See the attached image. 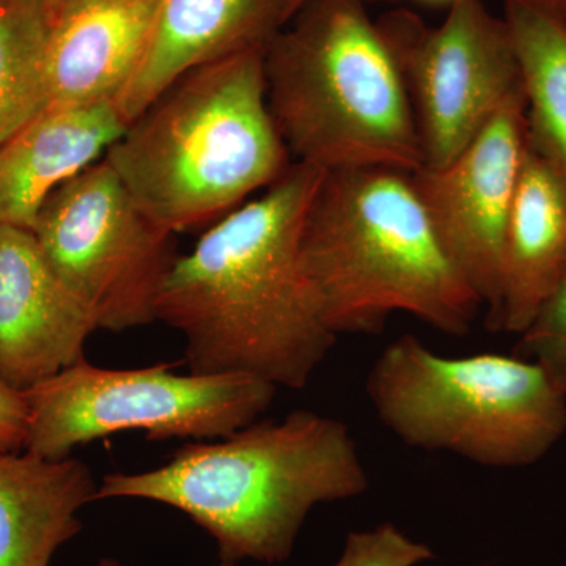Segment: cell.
I'll return each mask as SVG.
<instances>
[{
  "mask_svg": "<svg viewBox=\"0 0 566 566\" xmlns=\"http://www.w3.org/2000/svg\"><path fill=\"white\" fill-rule=\"evenodd\" d=\"M326 170L294 163L223 216L164 279L156 318L185 338L188 370L301 390L337 340L301 263L305 212Z\"/></svg>",
  "mask_w": 566,
  "mask_h": 566,
  "instance_id": "1",
  "label": "cell"
},
{
  "mask_svg": "<svg viewBox=\"0 0 566 566\" xmlns=\"http://www.w3.org/2000/svg\"><path fill=\"white\" fill-rule=\"evenodd\" d=\"M368 485L349 428L297 409L223 438L188 442L151 471L107 474L96 501L172 506L216 539L222 562L277 564L292 556L316 505L357 497Z\"/></svg>",
  "mask_w": 566,
  "mask_h": 566,
  "instance_id": "2",
  "label": "cell"
},
{
  "mask_svg": "<svg viewBox=\"0 0 566 566\" xmlns=\"http://www.w3.org/2000/svg\"><path fill=\"white\" fill-rule=\"evenodd\" d=\"M300 253L337 337L382 333L394 314L461 337L483 307L446 251L411 172H324L305 212Z\"/></svg>",
  "mask_w": 566,
  "mask_h": 566,
  "instance_id": "3",
  "label": "cell"
},
{
  "mask_svg": "<svg viewBox=\"0 0 566 566\" xmlns=\"http://www.w3.org/2000/svg\"><path fill=\"white\" fill-rule=\"evenodd\" d=\"M264 51L185 74L104 155L164 232L229 214L292 167L268 104Z\"/></svg>",
  "mask_w": 566,
  "mask_h": 566,
  "instance_id": "4",
  "label": "cell"
},
{
  "mask_svg": "<svg viewBox=\"0 0 566 566\" xmlns=\"http://www.w3.org/2000/svg\"><path fill=\"white\" fill-rule=\"evenodd\" d=\"M368 0H307L264 51L268 104L296 163L417 172L422 145L400 66Z\"/></svg>",
  "mask_w": 566,
  "mask_h": 566,
  "instance_id": "5",
  "label": "cell"
},
{
  "mask_svg": "<svg viewBox=\"0 0 566 566\" xmlns=\"http://www.w3.org/2000/svg\"><path fill=\"white\" fill-rule=\"evenodd\" d=\"M368 400L405 444L485 468H526L566 433V389L531 359L444 357L412 334L395 338L367 376Z\"/></svg>",
  "mask_w": 566,
  "mask_h": 566,
  "instance_id": "6",
  "label": "cell"
},
{
  "mask_svg": "<svg viewBox=\"0 0 566 566\" xmlns=\"http://www.w3.org/2000/svg\"><path fill=\"white\" fill-rule=\"evenodd\" d=\"M277 387L240 374H175L169 364L115 370L82 359L24 390V452L48 460L106 436L142 431L148 441H210L270 409Z\"/></svg>",
  "mask_w": 566,
  "mask_h": 566,
  "instance_id": "7",
  "label": "cell"
},
{
  "mask_svg": "<svg viewBox=\"0 0 566 566\" xmlns=\"http://www.w3.org/2000/svg\"><path fill=\"white\" fill-rule=\"evenodd\" d=\"M32 233L98 329L123 333L158 322L159 290L178 256L172 234L140 211L106 159L59 186Z\"/></svg>",
  "mask_w": 566,
  "mask_h": 566,
  "instance_id": "8",
  "label": "cell"
},
{
  "mask_svg": "<svg viewBox=\"0 0 566 566\" xmlns=\"http://www.w3.org/2000/svg\"><path fill=\"white\" fill-rule=\"evenodd\" d=\"M378 22L403 76L427 169L449 166L499 112L526 99L506 22L483 0H457L436 28L408 10Z\"/></svg>",
  "mask_w": 566,
  "mask_h": 566,
  "instance_id": "9",
  "label": "cell"
},
{
  "mask_svg": "<svg viewBox=\"0 0 566 566\" xmlns=\"http://www.w3.org/2000/svg\"><path fill=\"white\" fill-rule=\"evenodd\" d=\"M528 150L526 99L509 104L442 169L412 181L450 259L486 308L501 305L506 227Z\"/></svg>",
  "mask_w": 566,
  "mask_h": 566,
  "instance_id": "10",
  "label": "cell"
},
{
  "mask_svg": "<svg viewBox=\"0 0 566 566\" xmlns=\"http://www.w3.org/2000/svg\"><path fill=\"white\" fill-rule=\"evenodd\" d=\"M98 331L31 230L0 227V381L24 392L85 359Z\"/></svg>",
  "mask_w": 566,
  "mask_h": 566,
  "instance_id": "11",
  "label": "cell"
},
{
  "mask_svg": "<svg viewBox=\"0 0 566 566\" xmlns=\"http://www.w3.org/2000/svg\"><path fill=\"white\" fill-rule=\"evenodd\" d=\"M290 20V0H158L144 55L115 99L123 120H136L192 70L266 50Z\"/></svg>",
  "mask_w": 566,
  "mask_h": 566,
  "instance_id": "12",
  "label": "cell"
},
{
  "mask_svg": "<svg viewBox=\"0 0 566 566\" xmlns=\"http://www.w3.org/2000/svg\"><path fill=\"white\" fill-rule=\"evenodd\" d=\"M114 102L51 106L0 144V227L33 230L59 186L104 158L126 129Z\"/></svg>",
  "mask_w": 566,
  "mask_h": 566,
  "instance_id": "13",
  "label": "cell"
},
{
  "mask_svg": "<svg viewBox=\"0 0 566 566\" xmlns=\"http://www.w3.org/2000/svg\"><path fill=\"white\" fill-rule=\"evenodd\" d=\"M158 0H70L52 18L51 106L114 102L139 65Z\"/></svg>",
  "mask_w": 566,
  "mask_h": 566,
  "instance_id": "14",
  "label": "cell"
},
{
  "mask_svg": "<svg viewBox=\"0 0 566 566\" xmlns=\"http://www.w3.org/2000/svg\"><path fill=\"white\" fill-rule=\"evenodd\" d=\"M566 271V182L528 145L506 227L501 305L491 331L523 334Z\"/></svg>",
  "mask_w": 566,
  "mask_h": 566,
  "instance_id": "15",
  "label": "cell"
},
{
  "mask_svg": "<svg viewBox=\"0 0 566 566\" xmlns=\"http://www.w3.org/2000/svg\"><path fill=\"white\" fill-rule=\"evenodd\" d=\"M98 483L77 458L0 453V566H51L81 532L80 512Z\"/></svg>",
  "mask_w": 566,
  "mask_h": 566,
  "instance_id": "16",
  "label": "cell"
},
{
  "mask_svg": "<svg viewBox=\"0 0 566 566\" xmlns=\"http://www.w3.org/2000/svg\"><path fill=\"white\" fill-rule=\"evenodd\" d=\"M524 95L528 145L566 182V21L547 0H504Z\"/></svg>",
  "mask_w": 566,
  "mask_h": 566,
  "instance_id": "17",
  "label": "cell"
},
{
  "mask_svg": "<svg viewBox=\"0 0 566 566\" xmlns=\"http://www.w3.org/2000/svg\"><path fill=\"white\" fill-rule=\"evenodd\" d=\"M51 24L39 0H0V144L51 107Z\"/></svg>",
  "mask_w": 566,
  "mask_h": 566,
  "instance_id": "18",
  "label": "cell"
},
{
  "mask_svg": "<svg viewBox=\"0 0 566 566\" xmlns=\"http://www.w3.org/2000/svg\"><path fill=\"white\" fill-rule=\"evenodd\" d=\"M520 352L566 389V271L556 290L521 334Z\"/></svg>",
  "mask_w": 566,
  "mask_h": 566,
  "instance_id": "19",
  "label": "cell"
},
{
  "mask_svg": "<svg viewBox=\"0 0 566 566\" xmlns=\"http://www.w3.org/2000/svg\"><path fill=\"white\" fill-rule=\"evenodd\" d=\"M433 557L430 547L386 523L371 531L352 532L334 566H417Z\"/></svg>",
  "mask_w": 566,
  "mask_h": 566,
  "instance_id": "20",
  "label": "cell"
},
{
  "mask_svg": "<svg viewBox=\"0 0 566 566\" xmlns=\"http://www.w3.org/2000/svg\"><path fill=\"white\" fill-rule=\"evenodd\" d=\"M28 420L24 394L0 381V453L24 450Z\"/></svg>",
  "mask_w": 566,
  "mask_h": 566,
  "instance_id": "21",
  "label": "cell"
},
{
  "mask_svg": "<svg viewBox=\"0 0 566 566\" xmlns=\"http://www.w3.org/2000/svg\"><path fill=\"white\" fill-rule=\"evenodd\" d=\"M39 2L44 7V10L51 14V18H54L70 0H39Z\"/></svg>",
  "mask_w": 566,
  "mask_h": 566,
  "instance_id": "22",
  "label": "cell"
},
{
  "mask_svg": "<svg viewBox=\"0 0 566 566\" xmlns=\"http://www.w3.org/2000/svg\"><path fill=\"white\" fill-rule=\"evenodd\" d=\"M368 2H370V0H368ZM387 2H415L420 3V6L447 7V9H449L457 0H387Z\"/></svg>",
  "mask_w": 566,
  "mask_h": 566,
  "instance_id": "23",
  "label": "cell"
},
{
  "mask_svg": "<svg viewBox=\"0 0 566 566\" xmlns=\"http://www.w3.org/2000/svg\"><path fill=\"white\" fill-rule=\"evenodd\" d=\"M554 10L566 21V0H547Z\"/></svg>",
  "mask_w": 566,
  "mask_h": 566,
  "instance_id": "24",
  "label": "cell"
},
{
  "mask_svg": "<svg viewBox=\"0 0 566 566\" xmlns=\"http://www.w3.org/2000/svg\"><path fill=\"white\" fill-rule=\"evenodd\" d=\"M98 566H123V565L120 564V562L115 560V558L106 557V558H102V560H99ZM218 566H234V564H227V562H222V564L218 565Z\"/></svg>",
  "mask_w": 566,
  "mask_h": 566,
  "instance_id": "25",
  "label": "cell"
},
{
  "mask_svg": "<svg viewBox=\"0 0 566 566\" xmlns=\"http://www.w3.org/2000/svg\"><path fill=\"white\" fill-rule=\"evenodd\" d=\"M305 2H307V0H290V9H292V18L294 17V13H296V11L300 10L301 7L304 6Z\"/></svg>",
  "mask_w": 566,
  "mask_h": 566,
  "instance_id": "26",
  "label": "cell"
}]
</instances>
